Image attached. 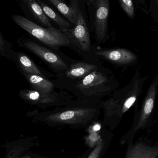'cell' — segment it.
Masks as SVG:
<instances>
[{
	"instance_id": "20",
	"label": "cell",
	"mask_w": 158,
	"mask_h": 158,
	"mask_svg": "<svg viewBox=\"0 0 158 158\" xmlns=\"http://www.w3.org/2000/svg\"><path fill=\"white\" fill-rule=\"evenodd\" d=\"M105 142L102 138L97 143V145L90 151L86 158H100L104 150Z\"/></svg>"
},
{
	"instance_id": "21",
	"label": "cell",
	"mask_w": 158,
	"mask_h": 158,
	"mask_svg": "<svg viewBox=\"0 0 158 158\" xmlns=\"http://www.w3.org/2000/svg\"><path fill=\"white\" fill-rule=\"evenodd\" d=\"M119 2L125 12L130 18H133L135 15V9L133 2L131 0H121Z\"/></svg>"
},
{
	"instance_id": "6",
	"label": "cell",
	"mask_w": 158,
	"mask_h": 158,
	"mask_svg": "<svg viewBox=\"0 0 158 158\" xmlns=\"http://www.w3.org/2000/svg\"><path fill=\"white\" fill-rule=\"evenodd\" d=\"M19 95L26 103L42 110L53 106L57 108L66 106L74 101L73 96L62 90L60 92L54 91L50 94H45L31 89H23L20 90Z\"/></svg>"
},
{
	"instance_id": "2",
	"label": "cell",
	"mask_w": 158,
	"mask_h": 158,
	"mask_svg": "<svg viewBox=\"0 0 158 158\" xmlns=\"http://www.w3.org/2000/svg\"><path fill=\"white\" fill-rule=\"evenodd\" d=\"M146 77H141L136 73L128 85L113 95L106 101L99 103L100 108L104 110V122L109 124L110 121L120 119L134 105L142 92L143 84Z\"/></svg>"
},
{
	"instance_id": "9",
	"label": "cell",
	"mask_w": 158,
	"mask_h": 158,
	"mask_svg": "<svg viewBox=\"0 0 158 158\" xmlns=\"http://www.w3.org/2000/svg\"><path fill=\"white\" fill-rule=\"evenodd\" d=\"M39 145L37 136H32L8 141L3 145L6 150L5 158H21L34 147Z\"/></svg>"
},
{
	"instance_id": "15",
	"label": "cell",
	"mask_w": 158,
	"mask_h": 158,
	"mask_svg": "<svg viewBox=\"0 0 158 158\" xmlns=\"http://www.w3.org/2000/svg\"><path fill=\"white\" fill-rule=\"evenodd\" d=\"M23 75L32 90L45 94H50L55 91V85L46 77L32 74H24Z\"/></svg>"
},
{
	"instance_id": "4",
	"label": "cell",
	"mask_w": 158,
	"mask_h": 158,
	"mask_svg": "<svg viewBox=\"0 0 158 158\" xmlns=\"http://www.w3.org/2000/svg\"><path fill=\"white\" fill-rule=\"evenodd\" d=\"M108 77L98 69L77 82L74 87L69 89L78 100L98 104V99L107 95L110 89Z\"/></svg>"
},
{
	"instance_id": "7",
	"label": "cell",
	"mask_w": 158,
	"mask_h": 158,
	"mask_svg": "<svg viewBox=\"0 0 158 158\" xmlns=\"http://www.w3.org/2000/svg\"><path fill=\"white\" fill-rule=\"evenodd\" d=\"M70 2L75 10L77 23L73 28L63 33L72 42L76 52L81 55V53H87L91 49L90 34L78 1L72 0Z\"/></svg>"
},
{
	"instance_id": "3",
	"label": "cell",
	"mask_w": 158,
	"mask_h": 158,
	"mask_svg": "<svg viewBox=\"0 0 158 158\" xmlns=\"http://www.w3.org/2000/svg\"><path fill=\"white\" fill-rule=\"evenodd\" d=\"M12 18L17 25L51 49L59 51L62 47H67L75 51L71 41L60 29L44 28L17 15H12Z\"/></svg>"
},
{
	"instance_id": "10",
	"label": "cell",
	"mask_w": 158,
	"mask_h": 158,
	"mask_svg": "<svg viewBox=\"0 0 158 158\" xmlns=\"http://www.w3.org/2000/svg\"><path fill=\"white\" fill-rule=\"evenodd\" d=\"M158 72L152 82L142 104L139 119L135 127V132L144 127L154 107V102L158 91Z\"/></svg>"
},
{
	"instance_id": "1",
	"label": "cell",
	"mask_w": 158,
	"mask_h": 158,
	"mask_svg": "<svg viewBox=\"0 0 158 158\" xmlns=\"http://www.w3.org/2000/svg\"><path fill=\"white\" fill-rule=\"evenodd\" d=\"M99 104L74 100L52 110L40 112L38 109L29 111L27 116L32 123L55 128L69 127L83 129L92 124L99 114Z\"/></svg>"
},
{
	"instance_id": "11",
	"label": "cell",
	"mask_w": 158,
	"mask_h": 158,
	"mask_svg": "<svg viewBox=\"0 0 158 158\" xmlns=\"http://www.w3.org/2000/svg\"><path fill=\"white\" fill-rule=\"evenodd\" d=\"M98 57H102L107 60L119 64L133 63L136 60L134 53L125 49H110L97 51L94 53Z\"/></svg>"
},
{
	"instance_id": "22",
	"label": "cell",
	"mask_w": 158,
	"mask_h": 158,
	"mask_svg": "<svg viewBox=\"0 0 158 158\" xmlns=\"http://www.w3.org/2000/svg\"><path fill=\"white\" fill-rule=\"evenodd\" d=\"M21 158H52L50 157H45L39 155L36 153H34L32 152L29 151Z\"/></svg>"
},
{
	"instance_id": "5",
	"label": "cell",
	"mask_w": 158,
	"mask_h": 158,
	"mask_svg": "<svg viewBox=\"0 0 158 158\" xmlns=\"http://www.w3.org/2000/svg\"><path fill=\"white\" fill-rule=\"evenodd\" d=\"M17 42L18 46L37 56L60 77L62 76L69 68V65L60 55L25 36L19 38Z\"/></svg>"
},
{
	"instance_id": "17",
	"label": "cell",
	"mask_w": 158,
	"mask_h": 158,
	"mask_svg": "<svg viewBox=\"0 0 158 158\" xmlns=\"http://www.w3.org/2000/svg\"><path fill=\"white\" fill-rule=\"evenodd\" d=\"M37 2L42 8L43 11L48 18L52 20L54 23H56L60 28V30L63 33L68 31L69 29L73 28L72 24L68 21L64 20L60 15L54 11L52 9L49 7L46 3L40 0H37Z\"/></svg>"
},
{
	"instance_id": "23",
	"label": "cell",
	"mask_w": 158,
	"mask_h": 158,
	"mask_svg": "<svg viewBox=\"0 0 158 158\" xmlns=\"http://www.w3.org/2000/svg\"><path fill=\"white\" fill-rule=\"evenodd\" d=\"M90 151V150H87L82 156H78V157H77L76 158H86L89 154Z\"/></svg>"
},
{
	"instance_id": "13",
	"label": "cell",
	"mask_w": 158,
	"mask_h": 158,
	"mask_svg": "<svg viewBox=\"0 0 158 158\" xmlns=\"http://www.w3.org/2000/svg\"><path fill=\"white\" fill-rule=\"evenodd\" d=\"M23 11L26 10L35 21L46 28L53 27L42 8L35 0H23L20 3Z\"/></svg>"
},
{
	"instance_id": "19",
	"label": "cell",
	"mask_w": 158,
	"mask_h": 158,
	"mask_svg": "<svg viewBox=\"0 0 158 158\" xmlns=\"http://www.w3.org/2000/svg\"><path fill=\"white\" fill-rule=\"evenodd\" d=\"M15 52L12 44L4 38L2 32H0V54L2 57L13 61Z\"/></svg>"
},
{
	"instance_id": "18",
	"label": "cell",
	"mask_w": 158,
	"mask_h": 158,
	"mask_svg": "<svg viewBox=\"0 0 158 158\" xmlns=\"http://www.w3.org/2000/svg\"><path fill=\"white\" fill-rule=\"evenodd\" d=\"M49 2L54 6L68 20V22L75 26L77 23V17L75 10L70 2L69 6L60 0H48Z\"/></svg>"
},
{
	"instance_id": "14",
	"label": "cell",
	"mask_w": 158,
	"mask_h": 158,
	"mask_svg": "<svg viewBox=\"0 0 158 158\" xmlns=\"http://www.w3.org/2000/svg\"><path fill=\"white\" fill-rule=\"evenodd\" d=\"M14 61L16 63L22 74H32L46 77V74L34 61L23 52H15Z\"/></svg>"
},
{
	"instance_id": "12",
	"label": "cell",
	"mask_w": 158,
	"mask_h": 158,
	"mask_svg": "<svg viewBox=\"0 0 158 158\" xmlns=\"http://www.w3.org/2000/svg\"><path fill=\"white\" fill-rule=\"evenodd\" d=\"M98 69V67L94 64L78 61L69 65V68L61 77H64L71 80H77L78 82Z\"/></svg>"
},
{
	"instance_id": "16",
	"label": "cell",
	"mask_w": 158,
	"mask_h": 158,
	"mask_svg": "<svg viewBox=\"0 0 158 158\" xmlns=\"http://www.w3.org/2000/svg\"><path fill=\"white\" fill-rule=\"evenodd\" d=\"M158 156V147L137 143L128 149L125 158H156Z\"/></svg>"
},
{
	"instance_id": "8",
	"label": "cell",
	"mask_w": 158,
	"mask_h": 158,
	"mask_svg": "<svg viewBox=\"0 0 158 158\" xmlns=\"http://www.w3.org/2000/svg\"><path fill=\"white\" fill-rule=\"evenodd\" d=\"M89 1L95 9L93 29L95 39L97 43H102L106 40L108 36L110 2L109 0H90Z\"/></svg>"
}]
</instances>
